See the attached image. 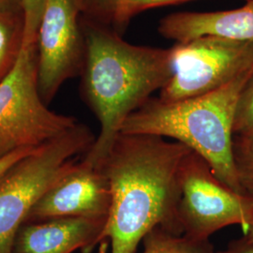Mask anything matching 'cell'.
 I'll return each instance as SVG.
<instances>
[{"mask_svg": "<svg viewBox=\"0 0 253 253\" xmlns=\"http://www.w3.org/2000/svg\"><path fill=\"white\" fill-rule=\"evenodd\" d=\"M217 253H253V247L247 243L242 237L231 241L225 250Z\"/></svg>", "mask_w": 253, "mask_h": 253, "instance_id": "19", "label": "cell"}, {"mask_svg": "<svg viewBox=\"0 0 253 253\" xmlns=\"http://www.w3.org/2000/svg\"><path fill=\"white\" fill-rule=\"evenodd\" d=\"M111 204L110 184L102 169L82 158L37 202L26 223L57 217L108 218Z\"/></svg>", "mask_w": 253, "mask_h": 253, "instance_id": "9", "label": "cell"}, {"mask_svg": "<svg viewBox=\"0 0 253 253\" xmlns=\"http://www.w3.org/2000/svg\"><path fill=\"white\" fill-rule=\"evenodd\" d=\"M79 0H46L38 32V85L48 105L64 82L82 73L84 40Z\"/></svg>", "mask_w": 253, "mask_h": 253, "instance_id": "8", "label": "cell"}, {"mask_svg": "<svg viewBox=\"0 0 253 253\" xmlns=\"http://www.w3.org/2000/svg\"><path fill=\"white\" fill-rule=\"evenodd\" d=\"M90 128L79 123L16 163L0 179V253H11L20 228L47 190L95 144Z\"/></svg>", "mask_w": 253, "mask_h": 253, "instance_id": "4", "label": "cell"}, {"mask_svg": "<svg viewBox=\"0 0 253 253\" xmlns=\"http://www.w3.org/2000/svg\"><path fill=\"white\" fill-rule=\"evenodd\" d=\"M0 13H23L22 0H0Z\"/></svg>", "mask_w": 253, "mask_h": 253, "instance_id": "20", "label": "cell"}, {"mask_svg": "<svg viewBox=\"0 0 253 253\" xmlns=\"http://www.w3.org/2000/svg\"><path fill=\"white\" fill-rule=\"evenodd\" d=\"M43 146V145H42ZM39 149V148H38ZM37 149H25L20 150L13 153L7 155L5 157L0 158V179L4 176V174L12 168L16 163L25 159L28 155L33 153Z\"/></svg>", "mask_w": 253, "mask_h": 253, "instance_id": "18", "label": "cell"}, {"mask_svg": "<svg viewBox=\"0 0 253 253\" xmlns=\"http://www.w3.org/2000/svg\"><path fill=\"white\" fill-rule=\"evenodd\" d=\"M107 218L57 217L23 224L14 239L11 253H85L101 243Z\"/></svg>", "mask_w": 253, "mask_h": 253, "instance_id": "10", "label": "cell"}, {"mask_svg": "<svg viewBox=\"0 0 253 253\" xmlns=\"http://www.w3.org/2000/svg\"><path fill=\"white\" fill-rule=\"evenodd\" d=\"M243 235H244L243 238H244L245 241L253 247V216L247 230L243 233Z\"/></svg>", "mask_w": 253, "mask_h": 253, "instance_id": "21", "label": "cell"}, {"mask_svg": "<svg viewBox=\"0 0 253 253\" xmlns=\"http://www.w3.org/2000/svg\"><path fill=\"white\" fill-rule=\"evenodd\" d=\"M178 219L183 235L209 240L218 230L240 225L244 233L253 216V197L220 180L210 164L190 151L179 170Z\"/></svg>", "mask_w": 253, "mask_h": 253, "instance_id": "6", "label": "cell"}, {"mask_svg": "<svg viewBox=\"0 0 253 253\" xmlns=\"http://www.w3.org/2000/svg\"><path fill=\"white\" fill-rule=\"evenodd\" d=\"M159 32L176 42L208 35L253 41V0L231 10L172 13L161 20Z\"/></svg>", "mask_w": 253, "mask_h": 253, "instance_id": "11", "label": "cell"}, {"mask_svg": "<svg viewBox=\"0 0 253 253\" xmlns=\"http://www.w3.org/2000/svg\"><path fill=\"white\" fill-rule=\"evenodd\" d=\"M106 252H107V243L101 242V243H100L99 253H106Z\"/></svg>", "mask_w": 253, "mask_h": 253, "instance_id": "22", "label": "cell"}, {"mask_svg": "<svg viewBox=\"0 0 253 253\" xmlns=\"http://www.w3.org/2000/svg\"><path fill=\"white\" fill-rule=\"evenodd\" d=\"M24 34L23 13H0V81L15 62Z\"/></svg>", "mask_w": 253, "mask_h": 253, "instance_id": "14", "label": "cell"}, {"mask_svg": "<svg viewBox=\"0 0 253 253\" xmlns=\"http://www.w3.org/2000/svg\"><path fill=\"white\" fill-rule=\"evenodd\" d=\"M190 151L160 136L118 134L100 166L112 193L100 241L110 239L111 253H135L155 227L183 235L178 219L179 170Z\"/></svg>", "mask_w": 253, "mask_h": 253, "instance_id": "1", "label": "cell"}, {"mask_svg": "<svg viewBox=\"0 0 253 253\" xmlns=\"http://www.w3.org/2000/svg\"><path fill=\"white\" fill-rule=\"evenodd\" d=\"M142 241L143 253H216L209 240L174 235L162 227H155Z\"/></svg>", "mask_w": 253, "mask_h": 253, "instance_id": "13", "label": "cell"}, {"mask_svg": "<svg viewBox=\"0 0 253 253\" xmlns=\"http://www.w3.org/2000/svg\"><path fill=\"white\" fill-rule=\"evenodd\" d=\"M233 157L239 184L245 194L253 197V137L234 136Z\"/></svg>", "mask_w": 253, "mask_h": 253, "instance_id": "15", "label": "cell"}, {"mask_svg": "<svg viewBox=\"0 0 253 253\" xmlns=\"http://www.w3.org/2000/svg\"><path fill=\"white\" fill-rule=\"evenodd\" d=\"M185 1L190 0H79V3L81 11L92 18L123 29L142 11Z\"/></svg>", "mask_w": 253, "mask_h": 253, "instance_id": "12", "label": "cell"}, {"mask_svg": "<svg viewBox=\"0 0 253 253\" xmlns=\"http://www.w3.org/2000/svg\"><path fill=\"white\" fill-rule=\"evenodd\" d=\"M234 135L253 137V73L240 93L235 109Z\"/></svg>", "mask_w": 253, "mask_h": 253, "instance_id": "16", "label": "cell"}, {"mask_svg": "<svg viewBox=\"0 0 253 253\" xmlns=\"http://www.w3.org/2000/svg\"><path fill=\"white\" fill-rule=\"evenodd\" d=\"M37 43H22L11 70L0 81V158L38 149L80 122L48 108L38 85Z\"/></svg>", "mask_w": 253, "mask_h": 253, "instance_id": "5", "label": "cell"}, {"mask_svg": "<svg viewBox=\"0 0 253 253\" xmlns=\"http://www.w3.org/2000/svg\"><path fill=\"white\" fill-rule=\"evenodd\" d=\"M83 35L82 92L100 125L95 144L83 160L100 167L126 118L170 80L172 49L130 44L95 23H86Z\"/></svg>", "mask_w": 253, "mask_h": 253, "instance_id": "2", "label": "cell"}, {"mask_svg": "<svg viewBox=\"0 0 253 253\" xmlns=\"http://www.w3.org/2000/svg\"><path fill=\"white\" fill-rule=\"evenodd\" d=\"M253 73L252 69L197 97L171 102L151 98L126 118L120 132L171 138L203 157L229 188L245 194L233 157L234 119L240 93Z\"/></svg>", "mask_w": 253, "mask_h": 253, "instance_id": "3", "label": "cell"}, {"mask_svg": "<svg viewBox=\"0 0 253 253\" xmlns=\"http://www.w3.org/2000/svg\"><path fill=\"white\" fill-rule=\"evenodd\" d=\"M46 0H22L24 15V34L22 43H37L39 27Z\"/></svg>", "mask_w": 253, "mask_h": 253, "instance_id": "17", "label": "cell"}, {"mask_svg": "<svg viewBox=\"0 0 253 253\" xmlns=\"http://www.w3.org/2000/svg\"><path fill=\"white\" fill-rule=\"evenodd\" d=\"M171 49L172 76L159 97L167 102L217 90L253 69V41L208 35Z\"/></svg>", "mask_w": 253, "mask_h": 253, "instance_id": "7", "label": "cell"}]
</instances>
